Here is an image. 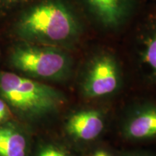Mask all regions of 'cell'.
I'll use <instances>...</instances> for the list:
<instances>
[{
	"label": "cell",
	"mask_w": 156,
	"mask_h": 156,
	"mask_svg": "<svg viewBox=\"0 0 156 156\" xmlns=\"http://www.w3.org/2000/svg\"><path fill=\"white\" fill-rule=\"evenodd\" d=\"M93 156H110L108 155L106 152L103 151H98L97 152H95Z\"/></svg>",
	"instance_id": "obj_13"
},
{
	"label": "cell",
	"mask_w": 156,
	"mask_h": 156,
	"mask_svg": "<svg viewBox=\"0 0 156 156\" xmlns=\"http://www.w3.org/2000/svg\"><path fill=\"white\" fill-rule=\"evenodd\" d=\"M142 61L156 76V22L151 26V30L143 42Z\"/></svg>",
	"instance_id": "obj_9"
},
{
	"label": "cell",
	"mask_w": 156,
	"mask_h": 156,
	"mask_svg": "<svg viewBox=\"0 0 156 156\" xmlns=\"http://www.w3.org/2000/svg\"><path fill=\"white\" fill-rule=\"evenodd\" d=\"M9 64L28 77L57 80L65 77L70 59L64 52L53 46L23 44L12 50Z\"/></svg>",
	"instance_id": "obj_3"
},
{
	"label": "cell",
	"mask_w": 156,
	"mask_h": 156,
	"mask_svg": "<svg viewBox=\"0 0 156 156\" xmlns=\"http://www.w3.org/2000/svg\"><path fill=\"white\" fill-rule=\"evenodd\" d=\"M119 80L115 60L108 55L101 56L91 66L84 83V92L92 98L111 94L118 87Z\"/></svg>",
	"instance_id": "obj_4"
},
{
	"label": "cell",
	"mask_w": 156,
	"mask_h": 156,
	"mask_svg": "<svg viewBox=\"0 0 156 156\" xmlns=\"http://www.w3.org/2000/svg\"><path fill=\"white\" fill-rule=\"evenodd\" d=\"M0 98L9 108L26 117L51 114L64 102V96L55 88L9 72H0Z\"/></svg>",
	"instance_id": "obj_2"
},
{
	"label": "cell",
	"mask_w": 156,
	"mask_h": 156,
	"mask_svg": "<svg viewBox=\"0 0 156 156\" xmlns=\"http://www.w3.org/2000/svg\"><path fill=\"white\" fill-rule=\"evenodd\" d=\"M28 141L22 129L12 123L0 125V156H28Z\"/></svg>",
	"instance_id": "obj_6"
},
{
	"label": "cell",
	"mask_w": 156,
	"mask_h": 156,
	"mask_svg": "<svg viewBox=\"0 0 156 156\" xmlns=\"http://www.w3.org/2000/svg\"><path fill=\"white\" fill-rule=\"evenodd\" d=\"M90 9L100 22L114 27L122 22L127 9V0H86Z\"/></svg>",
	"instance_id": "obj_7"
},
{
	"label": "cell",
	"mask_w": 156,
	"mask_h": 156,
	"mask_svg": "<svg viewBox=\"0 0 156 156\" xmlns=\"http://www.w3.org/2000/svg\"><path fill=\"white\" fill-rule=\"evenodd\" d=\"M20 1V0H0L1 2H2L5 5H12V4L16 3L17 2Z\"/></svg>",
	"instance_id": "obj_12"
},
{
	"label": "cell",
	"mask_w": 156,
	"mask_h": 156,
	"mask_svg": "<svg viewBox=\"0 0 156 156\" xmlns=\"http://www.w3.org/2000/svg\"><path fill=\"white\" fill-rule=\"evenodd\" d=\"M78 26L70 9L59 0H46L26 11L16 25L17 36L28 41L56 44L70 40Z\"/></svg>",
	"instance_id": "obj_1"
},
{
	"label": "cell",
	"mask_w": 156,
	"mask_h": 156,
	"mask_svg": "<svg viewBox=\"0 0 156 156\" xmlns=\"http://www.w3.org/2000/svg\"><path fill=\"white\" fill-rule=\"evenodd\" d=\"M10 112L7 103L0 98V123L5 122L9 118Z\"/></svg>",
	"instance_id": "obj_11"
},
{
	"label": "cell",
	"mask_w": 156,
	"mask_h": 156,
	"mask_svg": "<svg viewBox=\"0 0 156 156\" xmlns=\"http://www.w3.org/2000/svg\"><path fill=\"white\" fill-rule=\"evenodd\" d=\"M38 156H69L61 148L54 145H48L43 147Z\"/></svg>",
	"instance_id": "obj_10"
},
{
	"label": "cell",
	"mask_w": 156,
	"mask_h": 156,
	"mask_svg": "<svg viewBox=\"0 0 156 156\" xmlns=\"http://www.w3.org/2000/svg\"><path fill=\"white\" fill-rule=\"evenodd\" d=\"M103 121L95 111H83L73 114L67 123V131L70 135L85 141L95 139L102 132Z\"/></svg>",
	"instance_id": "obj_5"
},
{
	"label": "cell",
	"mask_w": 156,
	"mask_h": 156,
	"mask_svg": "<svg viewBox=\"0 0 156 156\" xmlns=\"http://www.w3.org/2000/svg\"><path fill=\"white\" fill-rule=\"evenodd\" d=\"M127 134L134 139L156 136V108L144 111L134 117L129 124Z\"/></svg>",
	"instance_id": "obj_8"
}]
</instances>
